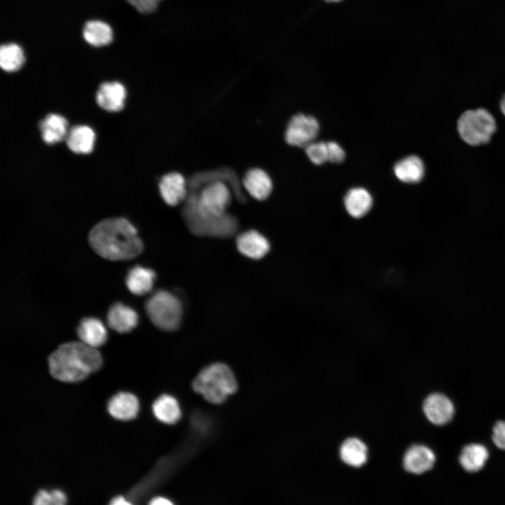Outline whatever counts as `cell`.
<instances>
[{"mask_svg": "<svg viewBox=\"0 0 505 505\" xmlns=\"http://www.w3.org/2000/svg\"><path fill=\"white\" fill-rule=\"evenodd\" d=\"M339 454L342 460L346 464L360 467L367 461L368 448L358 438H349L342 444Z\"/></svg>", "mask_w": 505, "mask_h": 505, "instance_id": "cell-24", "label": "cell"}, {"mask_svg": "<svg viewBox=\"0 0 505 505\" xmlns=\"http://www.w3.org/2000/svg\"><path fill=\"white\" fill-rule=\"evenodd\" d=\"M160 194L169 206H175L185 201L188 195V184L180 173L164 175L159 184Z\"/></svg>", "mask_w": 505, "mask_h": 505, "instance_id": "cell-9", "label": "cell"}, {"mask_svg": "<svg viewBox=\"0 0 505 505\" xmlns=\"http://www.w3.org/2000/svg\"><path fill=\"white\" fill-rule=\"evenodd\" d=\"M126 92L124 86L116 81L102 83L96 93L97 105L108 112H119L124 105Z\"/></svg>", "mask_w": 505, "mask_h": 505, "instance_id": "cell-12", "label": "cell"}, {"mask_svg": "<svg viewBox=\"0 0 505 505\" xmlns=\"http://www.w3.org/2000/svg\"><path fill=\"white\" fill-rule=\"evenodd\" d=\"M327 1H339V0H327Z\"/></svg>", "mask_w": 505, "mask_h": 505, "instance_id": "cell-35", "label": "cell"}, {"mask_svg": "<svg viewBox=\"0 0 505 505\" xmlns=\"http://www.w3.org/2000/svg\"><path fill=\"white\" fill-rule=\"evenodd\" d=\"M489 457L487 448L478 443L465 445L459 455V463L469 472H476L485 465Z\"/></svg>", "mask_w": 505, "mask_h": 505, "instance_id": "cell-23", "label": "cell"}, {"mask_svg": "<svg viewBox=\"0 0 505 505\" xmlns=\"http://www.w3.org/2000/svg\"><path fill=\"white\" fill-rule=\"evenodd\" d=\"M89 243L100 257L113 261L139 255L143 243L135 227L122 217L104 220L91 229Z\"/></svg>", "mask_w": 505, "mask_h": 505, "instance_id": "cell-2", "label": "cell"}, {"mask_svg": "<svg viewBox=\"0 0 505 505\" xmlns=\"http://www.w3.org/2000/svg\"><path fill=\"white\" fill-rule=\"evenodd\" d=\"M319 132L316 118L299 114L290 120L285 133L286 142L295 147H306L314 142Z\"/></svg>", "mask_w": 505, "mask_h": 505, "instance_id": "cell-7", "label": "cell"}, {"mask_svg": "<svg viewBox=\"0 0 505 505\" xmlns=\"http://www.w3.org/2000/svg\"><path fill=\"white\" fill-rule=\"evenodd\" d=\"M435 461V454L430 448L422 445H414L406 451L403 466L410 473L421 474L430 470Z\"/></svg>", "mask_w": 505, "mask_h": 505, "instance_id": "cell-11", "label": "cell"}, {"mask_svg": "<svg viewBox=\"0 0 505 505\" xmlns=\"http://www.w3.org/2000/svg\"><path fill=\"white\" fill-rule=\"evenodd\" d=\"M328 161L331 163H342L345 159V152L342 147L337 142H327Z\"/></svg>", "mask_w": 505, "mask_h": 505, "instance_id": "cell-29", "label": "cell"}, {"mask_svg": "<svg viewBox=\"0 0 505 505\" xmlns=\"http://www.w3.org/2000/svg\"><path fill=\"white\" fill-rule=\"evenodd\" d=\"M70 150L76 154H88L94 147L95 134L87 126H76L72 128L66 137Z\"/></svg>", "mask_w": 505, "mask_h": 505, "instance_id": "cell-21", "label": "cell"}, {"mask_svg": "<svg viewBox=\"0 0 505 505\" xmlns=\"http://www.w3.org/2000/svg\"><path fill=\"white\" fill-rule=\"evenodd\" d=\"M372 205L371 194L363 187L351 189L344 197L346 210L355 218H360L366 215L371 209Z\"/></svg>", "mask_w": 505, "mask_h": 505, "instance_id": "cell-20", "label": "cell"}, {"mask_svg": "<svg viewBox=\"0 0 505 505\" xmlns=\"http://www.w3.org/2000/svg\"><path fill=\"white\" fill-rule=\"evenodd\" d=\"M109 505H132L129 501L123 497H118L114 499Z\"/></svg>", "mask_w": 505, "mask_h": 505, "instance_id": "cell-33", "label": "cell"}, {"mask_svg": "<svg viewBox=\"0 0 505 505\" xmlns=\"http://www.w3.org/2000/svg\"><path fill=\"white\" fill-rule=\"evenodd\" d=\"M50 373L65 382L85 379L102 366V358L97 349L80 342H70L58 346L48 358Z\"/></svg>", "mask_w": 505, "mask_h": 505, "instance_id": "cell-3", "label": "cell"}, {"mask_svg": "<svg viewBox=\"0 0 505 505\" xmlns=\"http://www.w3.org/2000/svg\"><path fill=\"white\" fill-rule=\"evenodd\" d=\"M236 246L241 254L255 260L264 257L270 249L268 240L255 230L247 231L238 235Z\"/></svg>", "mask_w": 505, "mask_h": 505, "instance_id": "cell-13", "label": "cell"}, {"mask_svg": "<svg viewBox=\"0 0 505 505\" xmlns=\"http://www.w3.org/2000/svg\"><path fill=\"white\" fill-rule=\"evenodd\" d=\"M457 131L466 144L478 146L487 143L497 129L494 117L487 109H469L458 119Z\"/></svg>", "mask_w": 505, "mask_h": 505, "instance_id": "cell-5", "label": "cell"}, {"mask_svg": "<svg viewBox=\"0 0 505 505\" xmlns=\"http://www.w3.org/2000/svg\"><path fill=\"white\" fill-rule=\"evenodd\" d=\"M195 392L213 404L224 402L237 389V381L230 368L215 363L204 368L192 383Z\"/></svg>", "mask_w": 505, "mask_h": 505, "instance_id": "cell-4", "label": "cell"}, {"mask_svg": "<svg viewBox=\"0 0 505 505\" xmlns=\"http://www.w3.org/2000/svg\"><path fill=\"white\" fill-rule=\"evenodd\" d=\"M83 36L89 44L102 46L112 42L113 32L108 24L100 20H90L84 25Z\"/></svg>", "mask_w": 505, "mask_h": 505, "instance_id": "cell-25", "label": "cell"}, {"mask_svg": "<svg viewBox=\"0 0 505 505\" xmlns=\"http://www.w3.org/2000/svg\"><path fill=\"white\" fill-rule=\"evenodd\" d=\"M155 279L156 274L152 269L135 266L128 271L126 283L132 293L143 295L152 289Z\"/></svg>", "mask_w": 505, "mask_h": 505, "instance_id": "cell-18", "label": "cell"}, {"mask_svg": "<svg viewBox=\"0 0 505 505\" xmlns=\"http://www.w3.org/2000/svg\"><path fill=\"white\" fill-rule=\"evenodd\" d=\"M152 412L155 417L166 424L177 422L182 416L179 402L173 396L163 394L158 397L152 404Z\"/></svg>", "mask_w": 505, "mask_h": 505, "instance_id": "cell-19", "label": "cell"}, {"mask_svg": "<svg viewBox=\"0 0 505 505\" xmlns=\"http://www.w3.org/2000/svg\"><path fill=\"white\" fill-rule=\"evenodd\" d=\"M182 215L196 236L226 238L237 231L236 218L227 212L234 190L223 178H194L188 184Z\"/></svg>", "mask_w": 505, "mask_h": 505, "instance_id": "cell-1", "label": "cell"}, {"mask_svg": "<svg viewBox=\"0 0 505 505\" xmlns=\"http://www.w3.org/2000/svg\"><path fill=\"white\" fill-rule=\"evenodd\" d=\"M107 410L109 415L116 419L129 421L137 416L140 411V402L132 393L118 392L108 400Z\"/></svg>", "mask_w": 505, "mask_h": 505, "instance_id": "cell-10", "label": "cell"}, {"mask_svg": "<svg viewBox=\"0 0 505 505\" xmlns=\"http://www.w3.org/2000/svg\"><path fill=\"white\" fill-rule=\"evenodd\" d=\"M393 172L400 181L414 184L422 180L425 168L419 156L411 155L398 161L393 167Z\"/></svg>", "mask_w": 505, "mask_h": 505, "instance_id": "cell-17", "label": "cell"}, {"mask_svg": "<svg viewBox=\"0 0 505 505\" xmlns=\"http://www.w3.org/2000/svg\"><path fill=\"white\" fill-rule=\"evenodd\" d=\"M500 109L502 114L505 116V94L503 95L500 101Z\"/></svg>", "mask_w": 505, "mask_h": 505, "instance_id": "cell-34", "label": "cell"}, {"mask_svg": "<svg viewBox=\"0 0 505 505\" xmlns=\"http://www.w3.org/2000/svg\"><path fill=\"white\" fill-rule=\"evenodd\" d=\"M149 505H174L173 503L170 501L169 499L162 497H155L153 499H152L149 504Z\"/></svg>", "mask_w": 505, "mask_h": 505, "instance_id": "cell-32", "label": "cell"}, {"mask_svg": "<svg viewBox=\"0 0 505 505\" xmlns=\"http://www.w3.org/2000/svg\"><path fill=\"white\" fill-rule=\"evenodd\" d=\"M66 501L65 494L60 490H41L34 497V505H65Z\"/></svg>", "mask_w": 505, "mask_h": 505, "instance_id": "cell-28", "label": "cell"}, {"mask_svg": "<svg viewBox=\"0 0 505 505\" xmlns=\"http://www.w3.org/2000/svg\"><path fill=\"white\" fill-rule=\"evenodd\" d=\"M77 334L81 342L97 349L107 339V330L104 323L95 317L82 319L77 328Z\"/></svg>", "mask_w": 505, "mask_h": 505, "instance_id": "cell-15", "label": "cell"}, {"mask_svg": "<svg viewBox=\"0 0 505 505\" xmlns=\"http://www.w3.org/2000/svg\"><path fill=\"white\" fill-rule=\"evenodd\" d=\"M492 439L497 447L505 450V421H498L494 424Z\"/></svg>", "mask_w": 505, "mask_h": 505, "instance_id": "cell-30", "label": "cell"}, {"mask_svg": "<svg viewBox=\"0 0 505 505\" xmlns=\"http://www.w3.org/2000/svg\"><path fill=\"white\" fill-rule=\"evenodd\" d=\"M25 62V55L15 43L3 44L0 48V65L2 69L13 72L20 69Z\"/></svg>", "mask_w": 505, "mask_h": 505, "instance_id": "cell-26", "label": "cell"}, {"mask_svg": "<svg viewBox=\"0 0 505 505\" xmlns=\"http://www.w3.org/2000/svg\"><path fill=\"white\" fill-rule=\"evenodd\" d=\"M133 7L142 13H151L158 6L161 0H127Z\"/></svg>", "mask_w": 505, "mask_h": 505, "instance_id": "cell-31", "label": "cell"}, {"mask_svg": "<svg viewBox=\"0 0 505 505\" xmlns=\"http://www.w3.org/2000/svg\"><path fill=\"white\" fill-rule=\"evenodd\" d=\"M107 318L109 326L120 333L130 332L137 325L139 321L138 315L133 309L120 302L111 306Z\"/></svg>", "mask_w": 505, "mask_h": 505, "instance_id": "cell-14", "label": "cell"}, {"mask_svg": "<svg viewBox=\"0 0 505 505\" xmlns=\"http://www.w3.org/2000/svg\"><path fill=\"white\" fill-rule=\"evenodd\" d=\"M67 121L61 115L50 114L40 123V130L43 140L49 144L60 142L67 137Z\"/></svg>", "mask_w": 505, "mask_h": 505, "instance_id": "cell-22", "label": "cell"}, {"mask_svg": "<svg viewBox=\"0 0 505 505\" xmlns=\"http://www.w3.org/2000/svg\"><path fill=\"white\" fill-rule=\"evenodd\" d=\"M243 184L251 196L260 201L268 198L273 189L271 177L260 168L249 170L243 177Z\"/></svg>", "mask_w": 505, "mask_h": 505, "instance_id": "cell-16", "label": "cell"}, {"mask_svg": "<svg viewBox=\"0 0 505 505\" xmlns=\"http://www.w3.org/2000/svg\"><path fill=\"white\" fill-rule=\"evenodd\" d=\"M423 411L429 421L435 425L442 426L452 419L454 408L446 396L440 393H433L424 400Z\"/></svg>", "mask_w": 505, "mask_h": 505, "instance_id": "cell-8", "label": "cell"}, {"mask_svg": "<svg viewBox=\"0 0 505 505\" xmlns=\"http://www.w3.org/2000/svg\"><path fill=\"white\" fill-rule=\"evenodd\" d=\"M305 152L309 160L316 165L328 161L327 142H313L305 147Z\"/></svg>", "mask_w": 505, "mask_h": 505, "instance_id": "cell-27", "label": "cell"}, {"mask_svg": "<svg viewBox=\"0 0 505 505\" xmlns=\"http://www.w3.org/2000/svg\"><path fill=\"white\" fill-rule=\"evenodd\" d=\"M146 311L151 321L157 328L173 331L180 325L182 306L180 300L166 290H158L147 299Z\"/></svg>", "mask_w": 505, "mask_h": 505, "instance_id": "cell-6", "label": "cell"}]
</instances>
